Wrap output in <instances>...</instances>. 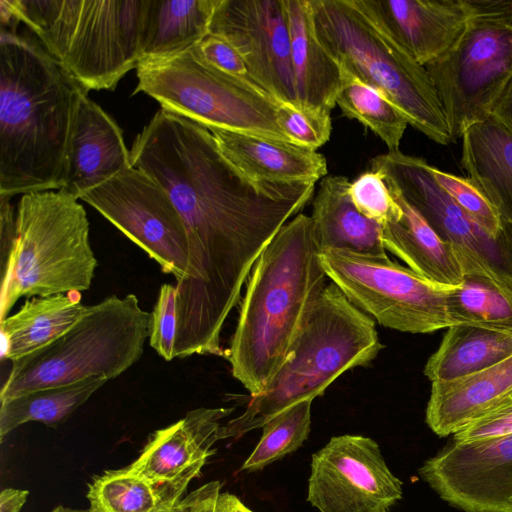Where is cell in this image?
I'll use <instances>...</instances> for the list:
<instances>
[{"label": "cell", "mask_w": 512, "mask_h": 512, "mask_svg": "<svg viewBox=\"0 0 512 512\" xmlns=\"http://www.w3.org/2000/svg\"><path fill=\"white\" fill-rule=\"evenodd\" d=\"M130 158L168 193L185 222L191 261L205 269L233 265L266 246L316 184L254 181L206 127L162 108L137 135Z\"/></svg>", "instance_id": "6da1fadb"}, {"label": "cell", "mask_w": 512, "mask_h": 512, "mask_svg": "<svg viewBox=\"0 0 512 512\" xmlns=\"http://www.w3.org/2000/svg\"><path fill=\"white\" fill-rule=\"evenodd\" d=\"M88 91L40 44L0 35V195L60 190Z\"/></svg>", "instance_id": "7a4b0ae2"}, {"label": "cell", "mask_w": 512, "mask_h": 512, "mask_svg": "<svg viewBox=\"0 0 512 512\" xmlns=\"http://www.w3.org/2000/svg\"><path fill=\"white\" fill-rule=\"evenodd\" d=\"M311 216L298 214L255 262L227 359L233 377L260 394L286 361L307 314L330 280Z\"/></svg>", "instance_id": "3957f363"}, {"label": "cell", "mask_w": 512, "mask_h": 512, "mask_svg": "<svg viewBox=\"0 0 512 512\" xmlns=\"http://www.w3.org/2000/svg\"><path fill=\"white\" fill-rule=\"evenodd\" d=\"M375 321L330 281L267 387L239 416L222 425L219 440L239 438L291 406L323 395L347 370L369 364L383 348Z\"/></svg>", "instance_id": "277c9868"}, {"label": "cell", "mask_w": 512, "mask_h": 512, "mask_svg": "<svg viewBox=\"0 0 512 512\" xmlns=\"http://www.w3.org/2000/svg\"><path fill=\"white\" fill-rule=\"evenodd\" d=\"M87 90L137 68L150 0H0Z\"/></svg>", "instance_id": "5b68a950"}, {"label": "cell", "mask_w": 512, "mask_h": 512, "mask_svg": "<svg viewBox=\"0 0 512 512\" xmlns=\"http://www.w3.org/2000/svg\"><path fill=\"white\" fill-rule=\"evenodd\" d=\"M317 36L338 64L383 92L414 129L441 145L449 125L426 68L373 23L353 0H310Z\"/></svg>", "instance_id": "8992f818"}, {"label": "cell", "mask_w": 512, "mask_h": 512, "mask_svg": "<svg viewBox=\"0 0 512 512\" xmlns=\"http://www.w3.org/2000/svg\"><path fill=\"white\" fill-rule=\"evenodd\" d=\"M78 199L61 191L24 194L16 238L2 275L1 320L21 298L88 290L97 267L89 221Z\"/></svg>", "instance_id": "52a82bcc"}, {"label": "cell", "mask_w": 512, "mask_h": 512, "mask_svg": "<svg viewBox=\"0 0 512 512\" xmlns=\"http://www.w3.org/2000/svg\"><path fill=\"white\" fill-rule=\"evenodd\" d=\"M150 323L151 313L134 294L112 295L88 306L60 337L12 361L0 400L92 377H118L142 356Z\"/></svg>", "instance_id": "ba28073f"}, {"label": "cell", "mask_w": 512, "mask_h": 512, "mask_svg": "<svg viewBox=\"0 0 512 512\" xmlns=\"http://www.w3.org/2000/svg\"><path fill=\"white\" fill-rule=\"evenodd\" d=\"M138 84L161 108L206 128L253 134L292 143L277 122V105L255 84L203 63L191 49L139 61Z\"/></svg>", "instance_id": "9c48e42d"}, {"label": "cell", "mask_w": 512, "mask_h": 512, "mask_svg": "<svg viewBox=\"0 0 512 512\" xmlns=\"http://www.w3.org/2000/svg\"><path fill=\"white\" fill-rule=\"evenodd\" d=\"M329 278L360 310L380 325L408 333L451 326L446 310L450 288L434 283L388 255L328 248L320 252Z\"/></svg>", "instance_id": "30bf717a"}, {"label": "cell", "mask_w": 512, "mask_h": 512, "mask_svg": "<svg viewBox=\"0 0 512 512\" xmlns=\"http://www.w3.org/2000/svg\"><path fill=\"white\" fill-rule=\"evenodd\" d=\"M370 166L453 247L465 276L488 278L512 293L511 225L491 236L438 184L423 158L389 151L372 158Z\"/></svg>", "instance_id": "8fae6325"}, {"label": "cell", "mask_w": 512, "mask_h": 512, "mask_svg": "<svg viewBox=\"0 0 512 512\" xmlns=\"http://www.w3.org/2000/svg\"><path fill=\"white\" fill-rule=\"evenodd\" d=\"M456 142L490 118L512 78V27L471 24L444 56L425 66Z\"/></svg>", "instance_id": "7c38bea8"}, {"label": "cell", "mask_w": 512, "mask_h": 512, "mask_svg": "<svg viewBox=\"0 0 512 512\" xmlns=\"http://www.w3.org/2000/svg\"><path fill=\"white\" fill-rule=\"evenodd\" d=\"M155 260L177 282L190 277V245L185 222L168 193L131 167L81 198Z\"/></svg>", "instance_id": "4fadbf2b"}, {"label": "cell", "mask_w": 512, "mask_h": 512, "mask_svg": "<svg viewBox=\"0 0 512 512\" xmlns=\"http://www.w3.org/2000/svg\"><path fill=\"white\" fill-rule=\"evenodd\" d=\"M402 494L369 437L334 436L312 455L307 501L320 512H388Z\"/></svg>", "instance_id": "5bb4252c"}, {"label": "cell", "mask_w": 512, "mask_h": 512, "mask_svg": "<svg viewBox=\"0 0 512 512\" xmlns=\"http://www.w3.org/2000/svg\"><path fill=\"white\" fill-rule=\"evenodd\" d=\"M209 33L240 53L255 85L278 103L299 106L284 0H218Z\"/></svg>", "instance_id": "9a60e30c"}, {"label": "cell", "mask_w": 512, "mask_h": 512, "mask_svg": "<svg viewBox=\"0 0 512 512\" xmlns=\"http://www.w3.org/2000/svg\"><path fill=\"white\" fill-rule=\"evenodd\" d=\"M449 505L465 512H509L512 433L470 441L451 439L419 469Z\"/></svg>", "instance_id": "2e32d148"}, {"label": "cell", "mask_w": 512, "mask_h": 512, "mask_svg": "<svg viewBox=\"0 0 512 512\" xmlns=\"http://www.w3.org/2000/svg\"><path fill=\"white\" fill-rule=\"evenodd\" d=\"M422 66L449 52L468 26L463 0H353Z\"/></svg>", "instance_id": "e0dca14e"}, {"label": "cell", "mask_w": 512, "mask_h": 512, "mask_svg": "<svg viewBox=\"0 0 512 512\" xmlns=\"http://www.w3.org/2000/svg\"><path fill=\"white\" fill-rule=\"evenodd\" d=\"M234 408H197L176 423L157 430L138 458L126 468L153 485H184L199 476L215 453L222 419Z\"/></svg>", "instance_id": "ac0fdd59"}, {"label": "cell", "mask_w": 512, "mask_h": 512, "mask_svg": "<svg viewBox=\"0 0 512 512\" xmlns=\"http://www.w3.org/2000/svg\"><path fill=\"white\" fill-rule=\"evenodd\" d=\"M133 167L117 123L85 93L70 140L67 173L59 190L81 199L90 190Z\"/></svg>", "instance_id": "d6986e66"}, {"label": "cell", "mask_w": 512, "mask_h": 512, "mask_svg": "<svg viewBox=\"0 0 512 512\" xmlns=\"http://www.w3.org/2000/svg\"><path fill=\"white\" fill-rule=\"evenodd\" d=\"M511 396L512 356L478 373L432 383L425 420L436 435H454L507 404Z\"/></svg>", "instance_id": "ffe728a7"}, {"label": "cell", "mask_w": 512, "mask_h": 512, "mask_svg": "<svg viewBox=\"0 0 512 512\" xmlns=\"http://www.w3.org/2000/svg\"><path fill=\"white\" fill-rule=\"evenodd\" d=\"M208 130L228 160L254 181L317 182L327 174L326 159L317 150L248 133Z\"/></svg>", "instance_id": "44dd1931"}, {"label": "cell", "mask_w": 512, "mask_h": 512, "mask_svg": "<svg viewBox=\"0 0 512 512\" xmlns=\"http://www.w3.org/2000/svg\"><path fill=\"white\" fill-rule=\"evenodd\" d=\"M298 105L331 114L342 85L338 62L320 42L310 0H284Z\"/></svg>", "instance_id": "7402d4cb"}, {"label": "cell", "mask_w": 512, "mask_h": 512, "mask_svg": "<svg viewBox=\"0 0 512 512\" xmlns=\"http://www.w3.org/2000/svg\"><path fill=\"white\" fill-rule=\"evenodd\" d=\"M402 210L396 222L381 226L385 250L404 261L420 276L443 286H459L465 278L453 247L443 240L426 220L389 186Z\"/></svg>", "instance_id": "603a6c76"}, {"label": "cell", "mask_w": 512, "mask_h": 512, "mask_svg": "<svg viewBox=\"0 0 512 512\" xmlns=\"http://www.w3.org/2000/svg\"><path fill=\"white\" fill-rule=\"evenodd\" d=\"M349 186L350 181L344 176H326L319 185L311 218L320 250L334 248L386 255L381 226L358 211Z\"/></svg>", "instance_id": "cb8c5ba5"}, {"label": "cell", "mask_w": 512, "mask_h": 512, "mask_svg": "<svg viewBox=\"0 0 512 512\" xmlns=\"http://www.w3.org/2000/svg\"><path fill=\"white\" fill-rule=\"evenodd\" d=\"M461 164L469 179L512 226V134L488 118L462 136Z\"/></svg>", "instance_id": "d4e9b609"}, {"label": "cell", "mask_w": 512, "mask_h": 512, "mask_svg": "<svg viewBox=\"0 0 512 512\" xmlns=\"http://www.w3.org/2000/svg\"><path fill=\"white\" fill-rule=\"evenodd\" d=\"M80 292L32 297L13 315L1 320L3 359L15 361L51 343L86 312Z\"/></svg>", "instance_id": "484cf974"}, {"label": "cell", "mask_w": 512, "mask_h": 512, "mask_svg": "<svg viewBox=\"0 0 512 512\" xmlns=\"http://www.w3.org/2000/svg\"><path fill=\"white\" fill-rule=\"evenodd\" d=\"M511 356L512 333L452 325L428 359L424 374L432 383L448 382L488 369Z\"/></svg>", "instance_id": "4316f807"}, {"label": "cell", "mask_w": 512, "mask_h": 512, "mask_svg": "<svg viewBox=\"0 0 512 512\" xmlns=\"http://www.w3.org/2000/svg\"><path fill=\"white\" fill-rule=\"evenodd\" d=\"M218 0H150L141 60L190 49L209 34Z\"/></svg>", "instance_id": "83f0119b"}, {"label": "cell", "mask_w": 512, "mask_h": 512, "mask_svg": "<svg viewBox=\"0 0 512 512\" xmlns=\"http://www.w3.org/2000/svg\"><path fill=\"white\" fill-rule=\"evenodd\" d=\"M107 381L102 377H92L1 400L0 439L28 422H42L48 426L62 423Z\"/></svg>", "instance_id": "f1b7e54d"}, {"label": "cell", "mask_w": 512, "mask_h": 512, "mask_svg": "<svg viewBox=\"0 0 512 512\" xmlns=\"http://www.w3.org/2000/svg\"><path fill=\"white\" fill-rule=\"evenodd\" d=\"M446 310L452 325L512 333V293L488 278L465 276L449 289Z\"/></svg>", "instance_id": "f546056e"}, {"label": "cell", "mask_w": 512, "mask_h": 512, "mask_svg": "<svg viewBox=\"0 0 512 512\" xmlns=\"http://www.w3.org/2000/svg\"><path fill=\"white\" fill-rule=\"evenodd\" d=\"M340 66V65H339ZM342 85L336 99L343 115L373 131L388 147L399 150L408 125L402 112L377 88L341 67Z\"/></svg>", "instance_id": "4dcf8cb0"}, {"label": "cell", "mask_w": 512, "mask_h": 512, "mask_svg": "<svg viewBox=\"0 0 512 512\" xmlns=\"http://www.w3.org/2000/svg\"><path fill=\"white\" fill-rule=\"evenodd\" d=\"M87 498L88 512H152L163 501L159 486L127 468L95 477Z\"/></svg>", "instance_id": "1f68e13d"}, {"label": "cell", "mask_w": 512, "mask_h": 512, "mask_svg": "<svg viewBox=\"0 0 512 512\" xmlns=\"http://www.w3.org/2000/svg\"><path fill=\"white\" fill-rule=\"evenodd\" d=\"M311 404V400L299 402L267 421L240 470H261L300 448L310 433Z\"/></svg>", "instance_id": "d6a6232c"}, {"label": "cell", "mask_w": 512, "mask_h": 512, "mask_svg": "<svg viewBox=\"0 0 512 512\" xmlns=\"http://www.w3.org/2000/svg\"><path fill=\"white\" fill-rule=\"evenodd\" d=\"M438 184L455 203L486 232L500 236L508 227L480 189L469 179L455 176L432 166Z\"/></svg>", "instance_id": "836d02e7"}, {"label": "cell", "mask_w": 512, "mask_h": 512, "mask_svg": "<svg viewBox=\"0 0 512 512\" xmlns=\"http://www.w3.org/2000/svg\"><path fill=\"white\" fill-rule=\"evenodd\" d=\"M349 194L358 211L380 226L401 218V207L384 178L374 170L365 171L350 182Z\"/></svg>", "instance_id": "e575fe53"}, {"label": "cell", "mask_w": 512, "mask_h": 512, "mask_svg": "<svg viewBox=\"0 0 512 512\" xmlns=\"http://www.w3.org/2000/svg\"><path fill=\"white\" fill-rule=\"evenodd\" d=\"M276 115L279 127L294 144L317 150L330 138L331 114L278 103Z\"/></svg>", "instance_id": "d590c367"}, {"label": "cell", "mask_w": 512, "mask_h": 512, "mask_svg": "<svg viewBox=\"0 0 512 512\" xmlns=\"http://www.w3.org/2000/svg\"><path fill=\"white\" fill-rule=\"evenodd\" d=\"M177 332V289L175 285L160 287L151 313L149 345L166 361L175 358Z\"/></svg>", "instance_id": "8d00e7d4"}, {"label": "cell", "mask_w": 512, "mask_h": 512, "mask_svg": "<svg viewBox=\"0 0 512 512\" xmlns=\"http://www.w3.org/2000/svg\"><path fill=\"white\" fill-rule=\"evenodd\" d=\"M190 49L211 68L253 83L242 56L227 40L209 33Z\"/></svg>", "instance_id": "74e56055"}, {"label": "cell", "mask_w": 512, "mask_h": 512, "mask_svg": "<svg viewBox=\"0 0 512 512\" xmlns=\"http://www.w3.org/2000/svg\"><path fill=\"white\" fill-rule=\"evenodd\" d=\"M509 433H512V401L476 420L455 433L452 438L459 441H470Z\"/></svg>", "instance_id": "f35d334b"}, {"label": "cell", "mask_w": 512, "mask_h": 512, "mask_svg": "<svg viewBox=\"0 0 512 512\" xmlns=\"http://www.w3.org/2000/svg\"><path fill=\"white\" fill-rule=\"evenodd\" d=\"M471 24L512 27V0H463Z\"/></svg>", "instance_id": "ab89813d"}, {"label": "cell", "mask_w": 512, "mask_h": 512, "mask_svg": "<svg viewBox=\"0 0 512 512\" xmlns=\"http://www.w3.org/2000/svg\"><path fill=\"white\" fill-rule=\"evenodd\" d=\"M10 196L0 195L1 271L7 270L16 238V216Z\"/></svg>", "instance_id": "60d3db41"}, {"label": "cell", "mask_w": 512, "mask_h": 512, "mask_svg": "<svg viewBox=\"0 0 512 512\" xmlns=\"http://www.w3.org/2000/svg\"><path fill=\"white\" fill-rule=\"evenodd\" d=\"M221 489L219 481L208 482L183 498L185 512H214Z\"/></svg>", "instance_id": "b9f144b4"}, {"label": "cell", "mask_w": 512, "mask_h": 512, "mask_svg": "<svg viewBox=\"0 0 512 512\" xmlns=\"http://www.w3.org/2000/svg\"><path fill=\"white\" fill-rule=\"evenodd\" d=\"M490 118L512 134V78L494 103Z\"/></svg>", "instance_id": "7bdbcfd3"}, {"label": "cell", "mask_w": 512, "mask_h": 512, "mask_svg": "<svg viewBox=\"0 0 512 512\" xmlns=\"http://www.w3.org/2000/svg\"><path fill=\"white\" fill-rule=\"evenodd\" d=\"M28 494L27 490L3 489L0 494V512H19L24 506Z\"/></svg>", "instance_id": "ee69618b"}, {"label": "cell", "mask_w": 512, "mask_h": 512, "mask_svg": "<svg viewBox=\"0 0 512 512\" xmlns=\"http://www.w3.org/2000/svg\"><path fill=\"white\" fill-rule=\"evenodd\" d=\"M214 512H253L235 495L228 492L220 493Z\"/></svg>", "instance_id": "f6af8a7d"}, {"label": "cell", "mask_w": 512, "mask_h": 512, "mask_svg": "<svg viewBox=\"0 0 512 512\" xmlns=\"http://www.w3.org/2000/svg\"><path fill=\"white\" fill-rule=\"evenodd\" d=\"M152 512H185V506L183 503V499H181V500H172V499L163 500Z\"/></svg>", "instance_id": "bcb514c9"}, {"label": "cell", "mask_w": 512, "mask_h": 512, "mask_svg": "<svg viewBox=\"0 0 512 512\" xmlns=\"http://www.w3.org/2000/svg\"><path fill=\"white\" fill-rule=\"evenodd\" d=\"M50 512H88V511L72 509V508L64 507L63 505H59V506L55 507L53 510H51Z\"/></svg>", "instance_id": "7dc6e473"}, {"label": "cell", "mask_w": 512, "mask_h": 512, "mask_svg": "<svg viewBox=\"0 0 512 512\" xmlns=\"http://www.w3.org/2000/svg\"><path fill=\"white\" fill-rule=\"evenodd\" d=\"M509 512H512V496L509 500Z\"/></svg>", "instance_id": "c3c4849f"}, {"label": "cell", "mask_w": 512, "mask_h": 512, "mask_svg": "<svg viewBox=\"0 0 512 512\" xmlns=\"http://www.w3.org/2000/svg\"><path fill=\"white\" fill-rule=\"evenodd\" d=\"M510 401H512V396H511V399H510Z\"/></svg>", "instance_id": "681fc988"}, {"label": "cell", "mask_w": 512, "mask_h": 512, "mask_svg": "<svg viewBox=\"0 0 512 512\" xmlns=\"http://www.w3.org/2000/svg\"><path fill=\"white\" fill-rule=\"evenodd\" d=\"M389 512V511H388Z\"/></svg>", "instance_id": "f907efd6"}]
</instances>
